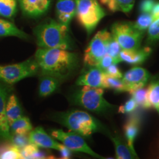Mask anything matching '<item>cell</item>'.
<instances>
[{"label":"cell","instance_id":"6","mask_svg":"<svg viewBox=\"0 0 159 159\" xmlns=\"http://www.w3.org/2000/svg\"><path fill=\"white\" fill-rule=\"evenodd\" d=\"M40 71L35 59H29L22 63L0 66V81L12 85L18 81L34 76Z\"/></svg>","mask_w":159,"mask_h":159},{"label":"cell","instance_id":"34","mask_svg":"<svg viewBox=\"0 0 159 159\" xmlns=\"http://www.w3.org/2000/svg\"><path fill=\"white\" fill-rule=\"evenodd\" d=\"M138 106H139L137 104L136 101L133 98H131L127 102H126L125 104L120 106L119 108L118 109V111L120 113H131L134 111H135Z\"/></svg>","mask_w":159,"mask_h":159},{"label":"cell","instance_id":"25","mask_svg":"<svg viewBox=\"0 0 159 159\" xmlns=\"http://www.w3.org/2000/svg\"><path fill=\"white\" fill-rule=\"evenodd\" d=\"M129 93L138 106L146 109L152 107L148 98V89H144V87L139 88L130 91Z\"/></svg>","mask_w":159,"mask_h":159},{"label":"cell","instance_id":"21","mask_svg":"<svg viewBox=\"0 0 159 159\" xmlns=\"http://www.w3.org/2000/svg\"><path fill=\"white\" fill-rule=\"evenodd\" d=\"M110 139L114 145L116 159H138L131 151L128 145H126L125 143L123 142L117 136H110Z\"/></svg>","mask_w":159,"mask_h":159},{"label":"cell","instance_id":"14","mask_svg":"<svg viewBox=\"0 0 159 159\" xmlns=\"http://www.w3.org/2000/svg\"><path fill=\"white\" fill-rule=\"evenodd\" d=\"M152 52L150 47H145L136 50H121L119 55L121 62L137 65L144 63Z\"/></svg>","mask_w":159,"mask_h":159},{"label":"cell","instance_id":"31","mask_svg":"<svg viewBox=\"0 0 159 159\" xmlns=\"http://www.w3.org/2000/svg\"><path fill=\"white\" fill-rule=\"evenodd\" d=\"M122 48L118 42L111 37L108 42L107 48V54L118 60H120L119 55ZM121 62V61H120Z\"/></svg>","mask_w":159,"mask_h":159},{"label":"cell","instance_id":"5","mask_svg":"<svg viewBox=\"0 0 159 159\" xmlns=\"http://www.w3.org/2000/svg\"><path fill=\"white\" fill-rule=\"evenodd\" d=\"M75 16L80 24L89 35L99 22L106 16V12L97 0H75Z\"/></svg>","mask_w":159,"mask_h":159},{"label":"cell","instance_id":"37","mask_svg":"<svg viewBox=\"0 0 159 159\" xmlns=\"http://www.w3.org/2000/svg\"><path fill=\"white\" fill-rule=\"evenodd\" d=\"M156 2V0H142L140 4V11L141 12L150 13Z\"/></svg>","mask_w":159,"mask_h":159},{"label":"cell","instance_id":"22","mask_svg":"<svg viewBox=\"0 0 159 159\" xmlns=\"http://www.w3.org/2000/svg\"><path fill=\"white\" fill-rule=\"evenodd\" d=\"M13 134H27L33 130V126L28 117L22 116L10 125Z\"/></svg>","mask_w":159,"mask_h":159},{"label":"cell","instance_id":"16","mask_svg":"<svg viewBox=\"0 0 159 159\" xmlns=\"http://www.w3.org/2000/svg\"><path fill=\"white\" fill-rule=\"evenodd\" d=\"M19 2L24 13L31 17H37L48 10L51 0H19Z\"/></svg>","mask_w":159,"mask_h":159},{"label":"cell","instance_id":"10","mask_svg":"<svg viewBox=\"0 0 159 159\" xmlns=\"http://www.w3.org/2000/svg\"><path fill=\"white\" fill-rule=\"evenodd\" d=\"M150 79V74L148 70L140 67L131 68L121 78L128 92L144 87Z\"/></svg>","mask_w":159,"mask_h":159},{"label":"cell","instance_id":"3","mask_svg":"<svg viewBox=\"0 0 159 159\" xmlns=\"http://www.w3.org/2000/svg\"><path fill=\"white\" fill-rule=\"evenodd\" d=\"M60 122L69 130L83 137H89L103 129L101 123L90 114L81 110H71L60 115Z\"/></svg>","mask_w":159,"mask_h":159},{"label":"cell","instance_id":"35","mask_svg":"<svg viewBox=\"0 0 159 159\" xmlns=\"http://www.w3.org/2000/svg\"><path fill=\"white\" fill-rule=\"evenodd\" d=\"M120 61L119 60L114 58L113 57L109 56L107 54H106L104 57H102V60H100L98 65L97 66L100 68H102L103 70H104L106 68H107L109 66L113 65V64H117L119 63Z\"/></svg>","mask_w":159,"mask_h":159},{"label":"cell","instance_id":"9","mask_svg":"<svg viewBox=\"0 0 159 159\" xmlns=\"http://www.w3.org/2000/svg\"><path fill=\"white\" fill-rule=\"evenodd\" d=\"M51 134L53 138L61 142L71 152L84 153L98 159H104L89 147L83 136L75 133L71 131L66 132L62 130H54L51 131Z\"/></svg>","mask_w":159,"mask_h":159},{"label":"cell","instance_id":"39","mask_svg":"<svg viewBox=\"0 0 159 159\" xmlns=\"http://www.w3.org/2000/svg\"><path fill=\"white\" fill-rule=\"evenodd\" d=\"M59 151L60 152L61 156L63 159H69L70 157L71 151L63 144Z\"/></svg>","mask_w":159,"mask_h":159},{"label":"cell","instance_id":"30","mask_svg":"<svg viewBox=\"0 0 159 159\" xmlns=\"http://www.w3.org/2000/svg\"><path fill=\"white\" fill-rule=\"evenodd\" d=\"M148 30V44H153L158 41L159 40V18L152 23Z\"/></svg>","mask_w":159,"mask_h":159},{"label":"cell","instance_id":"32","mask_svg":"<svg viewBox=\"0 0 159 159\" xmlns=\"http://www.w3.org/2000/svg\"><path fill=\"white\" fill-rule=\"evenodd\" d=\"M116 11L129 12L133 8L135 0H114Z\"/></svg>","mask_w":159,"mask_h":159},{"label":"cell","instance_id":"19","mask_svg":"<svg viewBox=\"0 0 159 159\" xmlns=\"http://www.w3.org/2000/svg\"><path fill=\"white\" fill-rule=\"evenodd\" d=\"M17 37L22 39H27L28 34L20 30L13 23L6 20L0 19V37Z\"/></svg>","mask_w":159,"mask_h":159},{"label":"cell","instance_id":"23","mask_svg":"<svg viewBox=\"0 0 159 159\" xmlns=\"http://www.w3.org/2000/svg\"><path fill=\"white\" fill-rule=\"evenodd\" d=\"M23 159L20 149L12 143L0 144V159Z\"/></svg>","mask_w":159,"mask_h":159},{"label":"cell","instance_id":"12","mask_svg":"<svg viewBox=\"0 0 159 159\" xmlns=\"http://www.w3.org/2000/svg\"><path fill=\"white\" fill-rule=\"evenodd\" d=\"M30 143L34 144L39 148H52L59 151L63 146L56 141L52 137L46 133L41 127H36L29 133Z\"/></svg>","mask_w":159,"mask_h":159},{"label":"cell","instance_id":"13","mask_svg":"<svg viewBox=\"0 0 159 159\" xmlns=\"http://www.w3.org/2000/svg\"><path fill=\"white\" fill-rule=\"evenodd\" d=\"M9 92V89L0 82V137L11 141L12 135L6 113Z\"/></svg>","mask_w":159,"mask_h":159},{"label":"cell","instance_id":"15","mask_svg":"<svg viewBox=\"0 0 159 159\" xmlns=\"http://www.w3.org/2000/svg\"><path fill=\"white\" fill-rule=\"evenodd\" d=\"M76 3L75 0H58L56 14L60 23L68 26L75 16Z\"/></svg>","mask_w":159,"mask_h":159},{"label":"cell","instance_id":"28","mask_svg":"<svg viewBox=\"0 0 159 159\" xmlns=\"http://www.w3.org/2000/svg\"><path fill=\"white\" fill-rule=\"evenodd\" d=\"M17 11L16 0H0V16L10 18Z\"/></svg>","mask_w":159,"mask_h":159},{"label":"cell","instance_id":"26","mask_svg":"<svg viewBox=\"0 0 159 159\" xmlns=\"http://www.w3.org/2000/svg\"><path fill=\"white\" fill-rule=\"evenodd\" d=\"M23 159H46V154L41 152L39 147L34 144L29 143L20 150Z\"/></svg>","mask_w":159,"mask_h":159},{"label":"cell","instance_id":"18","mask_svg":"<svg viewBox=\"0 0 159 159\" xmlns=\"http://www.w3.org/2000/svg\"><path fill=\"white\" fill-rule=\"evenodd\" d=\"M6 113L9 125L23 116L22 109L17 97L12 94L8 97L6 104Z\"/></svg>","mask_w":159,"mask_h":159},{"label":"cell","instance_id":"29","mask_svg":"<svg viewBox=\"0 0 159 159\" xmlns=\"http://www.w3.org/2000/svg\"><path fill=\"white\" fill-rule=\"evenodd\" d=\"M154 20L151 13L141 12V14L137 18L136 21L133 24L137 29L143 32H145Z\"/></svg>","mask_w":159,"mask_h":159},{"label":"cell","instance_id":"2","mask_svg":"<svg viewBox=\"0 0 159 159\" xmlns=\"http://www.w3.org/2000/svg\"><path fill=\"white\" fill-rule=\"evenodd\" d=\"M34 33L40 48L68 50L71 47L68 26L55 20L39 25L34 29Z\"/></svg>","mask_w":159,"mask_h":159},{"label":"cell","instance_id":"36","mask_svg":"<svg viewBox=\"0 0 159 159\" xmlns=\"http://www.w3.org/2000/svg\"><path fill=\"white\" fill-rule=\"evenodd\" d=\"M104 71L105 74L115 78L121 79L123 77V74L120 71L119 68L117 67V64H113L109 66L107 68H106Z\"/></svg>","mask_w":159,"mask_h":159},{"label":"cell","instance_id":"20","mask_svg":"<svg viewBox=\"0 0 159 159\" xmlns=\"http://www.w3.org/2000/svg\"><path fill=\"white\" fill-rule=\"evenodd\" d=\"M60 80L50 75H43L39 85V95L47 97L51 94L57 89Z\"/></svg>","mask_w":159,"mask_h":159},{"label":"cell","instance_id":"4","mask_svg":"<svg viewBox=\"0 0 159 159\" xmlns=\"http://www.w3.org/2000/svg\"><path fill=\"white\" fill-rule=\"evenodd\" d=\"M103 94L102 88L84 85L75 93L74 101L86 110L97 113H106L113 111L116 107L108 102Z\"/></svg>","mask_w":159,"mask_h":159},{"label":"cell","instance_id":"27","mask_svg":"<svg viewBox=\"0 0 159 159\" xmlns=\"http://www.w3.org/2000/svg\"><path fill=\"white\" fill-rule=\"evenodd\" d=\"M104 89H110L117 93L127 91L124 82L121 79L115 78L105 74Z\"/></svg>","mask_w":159,"mask_h":159},{"label":"cell","instance_id":"8","mask_svg":"<svg viewBox=\"0 0 159 159\" xmlns=\"http://www.w3.org/2000/svg\"><path fill=\"white\" fill-rule=\"evenodd\" d=\"M112 35L107 30L99 31L90 42L84 52V63L88 67L97 66L107 54L108 42Z\"/></svg>","mask_w":159,"mask_h":159},{"label":"cell","instance_id":"7","mask_svg":"<svg viewBox=\"0 0 159 159\" xmlns=\"http://www.w3.org/2000/svg\"><path fill=\"white\" fill-rule=\"evenodd\" d=\"M112 37L116 40L122 50H136L140 48L144 32L137 29L133 23L119 22L111 28Z\"/></svg>","mask_w":159,"mask_h":159},{"label":"cell","instance_id":"38","mask_svg":"<svg viewBox=\"0 0 159 159\" xmlns=\"http://www.w3.org/2000/svg\"><path fill=\"white\" fill-rule=\"evenodd\" d=\"M101 3L106 6L108 10L113 12H116V7L114 0H100Z\"/></svg>","mask_w":159,"mask_h":159},{"label":"cell","instance_id":"33","mask_svg":"<svg viewBox=\"0 0 159 159\" xmlns=\"http://www.w3.org/2000/svg\"><path fill=\"white\" fill-rule=\"evenodd\" d=\"M11 142L20 150L30 143L27 134H13Z\"/></svg>","mask_w":159,"mask_h":159},{"label":"cell","instance_id":"40","mask_svg":"<svg viewBox=\"0 0 159 159\" xmlns=\"http://www.w3.org/2000/svg\"><path fill=\"white\" fill-rule=\"evenodd\" d=\"M150 13L153 16L154 20H156L159 18V2H156L155 3Z\"/></svg>","mask_w":159,"mask_h":159},{"label":"cell","instance_id":"24","mask_svg":"<svg viewBox=\"0 0 159 159\" xmlns=\"http://www.w3.org/2000/svg\"><path fill=\"white\" fill-rule=\"evenodd\" d=\"M148 98L152 107L159 114V79L151 81L148 88Z\"/></svg>","mask_w":159,"mask_h":159},{"label":"cell","instance_id":"17","mask_svg":"<svg viewBox=\"0 0 159 159\" xmlns=\"http://www.w3.org/2000/svg\"><path fill=\"white\" fill-rule=\"evenodd\" d=\"M140 120L136 116H132L128 120L124 126V131L127 145L131 151L138 157L134 148V142L139 130Z\"/></svg>","mask_w":159,"mask_h":159},{"label":"cell","instance_id":"1","mask_svg":"<svg viewBox=\"0 0 159 159\" xmlns=\"http://www.w3.org/2000/svg\"><path fill=\"white\" fill-rule=\"evenodd\" d=\"M35 59L43 75H50L60 81L66 79L79 67L77 55L68 50L39 48Z\"/></svg>","mask_w":159,"mask_h":159},{"label":"cell","instance_id":"11","mask_svg":"<svg viewBox=\"0 0 159 159\" xmlns=\"http://www.w3.org/2000/svg\"><path fill=\"white\" fill-rule=\"evenodd\" d=\"M105 73L98 66H91L79 77L77 85L104 89Z\"/></svg>","mask_w":159,"mask_h":159}]
</instances>
